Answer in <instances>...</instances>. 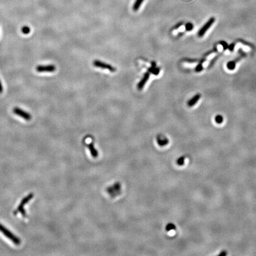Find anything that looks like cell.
Returning <instances> with one entry per match:
<instances>
[{
    "mask_svg": "<svg viewBox=\"0 0 256 256\" xmlns=\"http://www.w3.org/2000/svg\"><path fill=\"white\" fill-rule=\"evenodd\" d=\"M0 231H1L4 235H5L8 238H9L10 240H11L12 242L14 244H16V245L20 244V243H21L20 239L19 238H17L16 235H14L11 231H10L8 230H7L1 224H0Z\"/></svg>",
    "mask_w": 256,
    "mask_h": 256,
    "instance_id": "1",
    "label": "cell"
},
{
    "mask_svg": "<svg viewBox=\"0 0 256 256\" xmlns=\"http://www.w3.org/2000/svg\"><path fill=\"white\" fill-rule=\"evenodd\" d=\"M33 197H34V194L33 193H31V194H29L28 195H27V196H26L24 198H23L22 199V200L21 201L19 206L17 207V211L20 212L23 216H26V211L24 209V207Z\"/></svg>",
    "mask_w": 256,
    "mask_h": 256,
    "instance_id": "2",
    "label": "cell"
},
{
    "mask_svg": "<svg viewBox=\"0 0 256 256\" xmlns=\"http://www.w3.org/2000/svg\"><path fill=\"white\" fill-rule=\"evenodd\" d=\"M108 193L112 197H115L119 195L121 191V185L120 183H116L112 186L107 188Z\"/></svg>",
    "mask_w": 256,
    "mask_h": 256,
    "instance_id": "3",
    "label": "cell"
},
{
    "mask_svg": "<svg viewBox=\"0 0 256 256\" xmlns=\"http://www.w3.org/2000/svg\"><path fill=\"white\" fill-rule=\"evenodd\" d=\"M13 112L16 115L20 116L21 117L23 118L26 120H27V121H29V120H31L32 119V116L30 114V113L21 109L20 108H14Z\"/></svg>",
    "mask_w": 256,
    "mask_h": 256,
    "instance_id": "4",
    "label": "cell"
},
{
    "mask_svg": "<svg viewBox=\"0 0 256 256\" xmlns=\"http://www.w3.org/2000/svg\"><path fill=\"white\" fill-rule=\"evenodd\" d=\"M56 70V67L54 65H39L36 67V71L39 72H52Z\"/></svg>",
    "mask_w": 256,
    "mask_h": 256,
    "instance_id": "5",
    "label": "cell"
},
{
    "mask_svg": "<svg viewBox=\"0 0 256 256\" xmlns=\"http://www.w3.org/2000/svg\"><path fill=\"white\" fill-rule=\"evenodd\" d=\"M215 19L214 18V17H212V18H211L210 19L203 27H202V28L200 29V31L199 32V33H198V35H199V37H202L205 34V33L206 32V31H207V30L211 27V26L214 24V23L215 22Z\"/></svg>",
    "mask_w": 256,
    "mask_h": 256,
    "instance_id": "6",
    "label": "cell"
},
{
    "mask_svg": "<svg viewBox=\"0 0 256 256\" xmlns=\"http://www.w3.org/2000/svg\"><path fill=\"white\" fill-rule=\"evenodd\" d=\"M93 65L98 68L109 69L111 72H115L116 71V69L113 67H112V65L108 64H106V63L102 62L99 61H94L93 62Z\"/></svg>",
    "mask_w": 256,
    "mask_h": 256,
    "instance_id": "7",
    "label": "cell"
},
{
    "mask_svg": "<svg viewBox=\"0 0 256 256\" xmlns=\"http://www.w3.org/2000/svg\"><path fill=\"white\" fill-rule=\"evenodd\" d=\"M149 78V72H146V73H145V75H144V77H143V78L140 81V82H139V83H138V84L137 87H138V88L139 90H140V89H142L144 88L145 84L148 81Z\"/></svg>",
    "mask_w": 256,
    "mask_h": 256,
    "instance_id": "8",
    "label": "cell"
},
{
    "mask_svg": "<svg viewBox=\"0 0 256 256\" xmlns=\"http://www.w3.org/2000/svg\"><path fill=\"white\" fill-rule=\"evenodd\" d=\"M87 146H88V149H89V151H90V153H91L92 155L94 158H96L98 155V152L94 146V144L93 142L90 143L89 144L87 145Z\"/></svg>",
    "mask_w": 256,
    "mask_h": 256,
    "instance_id": "9",
    "label": "cell"
},
{
    "mask_svg": "<svg viewBox=\"0 0 256 256\" xmlns=\"http://www.w3.org/2000/svg\"><path fill=\"white\" fill-rule=\"evenodd\" d=\"M157 143L161 146H164L169 144V140L165 137H157Z\"/></svg>",
    "mask_w": 256,
    "mask_h": 256,
    "instance_id": "10",
    "label": "cell"
},
{
    "mask_svg": "<svg viewBox=\"0 0 256 256\" xmlns=\"http://www.w3.org/2000/svg\"><path fill=\"white\" fill-rule=\"evenodd\" d=\"M200 94H197V95H196V96H195L194 97H193L190 101H189V102H188V103H187L188 106H189V107H192V106H193L194 105L199 101V100L200 99Z\"/></svg>",
    "mask_w": 256,
    "mask_h": 256,
    "instance_id": "11",
    "label": "cell"
},
{
    "mask_svg": "<svg viewBox=\"0 0 256 256\" xmlns=\"http://www.w3.org/2000/svg\"><path fill=\"white\" fill-rule=\"evenodd\" d=\"M144 0H136L135 1L133 6V10L135 11H137L139 10V8H140L141 4L143 3Z\"/></svg>",
    "mask_w": 256,
    "mask_h": 256,
    "instance_id": "12",
    "label": "cell"
},
{
    "mask_svg": "<svg viewBox=\"0 0 256 256\" xmlns=\"http://www.w3.org/2000/svg\"><path fill=\"white\" fill-rule=\"evenodd\" d=\"M155 67V64L154 62H152V67L149 69V71L152 72L154 75H158L160 72V69Z\"/></svg>",
    "mask_w": 256,
    "mask_h": 256,
    "instance_id": "13",
    "label": "cell"
},
{
    "mask_svg": "<svg viewBox=\"0 0 256 256\" xmlns=\"http://www.w3.org/2000/svg\"><path fill=\"white\" fill-rule=\"evenodd\" d=\"M166 230L167 231H170L171 230H176V227L173 224V223H169L167 226H166Z\"/></svg>",
    "mask_w": 256,
    "mask_h": 256,
    "instance_id": "14",
    "label": "cell"
},
{
    "mask_svg": "<svg viewBox=\"0 0 256 256\" xmlns=\"http://www.w3.org/2000/svg\"><path fill=\"white\" fill-rule=\"evenodd\" d=\"M22 32L23 34L27 35L30 33V32H31V28H30V27L28 26H24L22 28Z\"/></svg>",
    "mask_w": 256,
    "mask_h": 256,
    "instance_id": "15",
    "label": "cell"
},
{
    "mask_svg": "<svg viewBox=\"0 0 256 256\" xmlns=\"http://www.w3.org/2000/svg\"><path fill=\"white\" fill-rule=\"evenodd\" d=\"M185 157L184 156L180 157V158L177 160V164L178 165H180V166H181V165H184V164H185Z\"/></svg>",
    "mask_w": 256,
    "mask_h": 256,
    "instance_id": "16",
    "label": "cell"
},
{
    "mask_svg": "<svg viewBox=\"0 0 256 256\" xmlns=\"http://www.w3.org/2000/svg\"><path fill=\"white\" fill-rule=\"evenodd\" d=\"M223 117L220 115H218L215 117V121L218 124H221L223 122Z\"/></svg>",
    "mask_w": 256,
    "mask_h": 256,
    "instance_id": "17",
    "label": "cell"
},
{
    "mask_svg": "<svg viewBox=\"0 0 256 256\" xmlns=\"http://www.w3.org/2000/svg\"><path fill=\"white\" fill-rule=\"evenodd\" d=\"M186 31H191V30L193 29V24L191 23H187L186 24Z\"/></svg>",
    "mask_w": 256,
    "mask_h": 256,
    "instance_id": "18",
    "label": "cell"
},
{
    "mask_svg": "<svg viewBox=\"0 0 256 256\" xmlns=\"http://www.w3.org/2000/svg\"><path fill=\"white\" fill-rule=\"evenodd\" d=\"M235 66V63H234V62H229V63L228 64V65H227V67H228L230 69H234Z\"/></svg>",
    "mask_w": 256,
    "mask_h": 256,
    "instance_id": "19",
    "label": "cell"
},
{
    "mask_svg": "<svg viewBox=\"0 0 256 256\" xmlns=\"http://www.w3.org/2000/svg\"><path fill=\"white\" fill-rule=\"evenodd\" d=\"M202 69V66L201 65H198V66L196 67V71L197 72H199V71H200Z\"/></svg>",
    "mask_w": 256,
    "mask_h": 256,
    "instance_id": "20",
    "label": "cell"
},
{
    "mask_svg": "<svg viewBox=\"0 0 256 256\" xmlns=\"http://www.w3.org/2000/svg\"><path fill=\"white\" fill-rule=\"evenodd\" d=\"M3 92V87L1 83V81H0V93H2Z\"/></svg>",
    "mask_w": 256,
    "mask_h": 256,
    "instance_id": "21",
    "label": "cell"
},
{
    "mask_svg": "<svg viewBox=\"0 0 256 256\" xmlns=\"http://www.w3.org/2000/svg\"><path fill=\"white\" fill-rule=\"evenodd\" d=\"M227 252H226L225 251H222V252L219 254V255H227Z\"/></svg>",
    "mask_w": 256,
    "mask_h": 256,
    "instance_id": "22",
    "label": "cell"
},
{
    "mask_svg": "<svg viewBox=\"0 0 256 256\" xmlns=\"http://www.w3.org/2000/svg\"><path fill=\"white\" fill-rule=\"evenodd\" d=\"M215 55V53H214V54L213 53V54H212V55H210L209 56H208V58H207V59H211V58H213V57H214V56Z\"/></svg>",
    "mask_w": 256,
    "mask_h": 256,
    "instance_id": "23",
    "label": "cell"
}]
</instances>
